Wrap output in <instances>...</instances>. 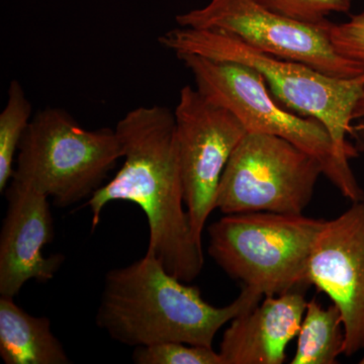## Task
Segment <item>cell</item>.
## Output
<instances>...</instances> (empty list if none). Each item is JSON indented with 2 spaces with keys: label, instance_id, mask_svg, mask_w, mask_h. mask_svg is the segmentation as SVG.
<instances>
[{
  "label": "cell",
  "instance_id": "obj_1",
  "mask_svg": "<svg viewBox=\"0 0 364 364\" xmlns=\"http://www.w3.org/2000/svg\"><path fill=\"white\" fill-rule=\"evenodd\" d=\"M114 131L124 161L88 200L92 230L107 203H135L149 226L147 253L181 282H193L202 272L203 245L196 242L183 208L174 112L160 105L136 107L117 122Z\"/></svg>",
  "mask_w": 364,
  "mask_h": 364
},
{
  "label": "cell",
  "instance_id": "obj_2",
  "mask_svg": "<svg viewBox=\"0 0 364 364\" xmlns=\"http://www.w3.org/2000/svg\"><path fill=\"white\" fill-rule=\"evenodd\" d=\"M167 272L152 254L105 275L95 322L127 346L181 342L213 347L217 333L237 316L260 303L263 294L243 287L238 298L218 308L198 287Z\"/></svg>",
  "mask_w": 364,
  "mask_h": 364
},
{
  "label": "cell",
  "instance_id": "obj_3",
  "mask_svg": "<svg viewBox=\"0 0 364 364\" xmlns=\"http://www.w3.org/2000/svg\"><path fill=\"white\" fill-rule=\"evenodd\" d=\"M159 42L176 55H200L255 69L284 105L324 124L340 159L349 163L356 156L347 136L353 133L351 123L363 95L364 74L355 78L332 77L306 64L254 49L220 30L178 26L159 37Z\"/></svg>",
  "mask_w": 364,
  "mask_h": 364
},
{
  "label": "cell",
  "instance_id": "obj_4",
  "mask_svg": "<svg viewBox=\"0 0 364 364\" xmlns=\"http://www.w3.org/2000/svg\"><path fill=\"white\" fill-rule=\"evenodd\" d=\"M324 223L269 212L226 215L208 227V254L243 287L280 296L310 286L311 256Z\"/></svg>",
  "mask_w": 364,
  "mask_h": 364
},
{
  "label": "cell",
  "instance_id": "obj_5",
  "mask_svg": "<svg viewBox=\"0 0 364 364\" xmlns=\"http://www.w3.org/2000/svg\"><path fill=\"white\" fill-rule=\"evenodd\" d=\"M193 73L196 90L213 104L240 119L248 133L265 134L289 141L317 158L324 176L352 203L364 200L363 189L350 164L340 159L324 124L314 117L296 116L280 107L264 78L251 67L193 54L177 55Z\"/></svg>",
  "mask_w": 364,
  "mask_h": 364
},
{
  "label": "cell",
  "instance_id": "obj_6",
  "mask_svg": "<svg viewBox=\"0 0 364 364\" xmlns=\"http://www.w3.org/2000/svg\"><path fill=\"white\" fill-rule=\"evenodd\" d=\"M123 158L116 131L82 128L64 109L36 114L18 147L14 181L66 208L93 195Z\"/></svg>",
  "mask_w": 364,
  "mask_h": 364
},
{
  "label": "cell",
  "instance_id": "obj_7",
  "mask_svg": "<svg viewBox=\"0 0 364 364\" xmlns=\"http://www.w3.org/2000/svg\"><path fill=\"white\" fill-rule=\"evenodd\" d=\"M322 174L317 158L289 141L247 133L223 172L215 208L225 215H303Z\"/></svg>",
  "mask_w": 364,
  "mask_h": 364
},
{
  "label": "cell",
  "instance_id": "obj_8",
  "mask_svg": "<svg viewBox=\"0 0 364 364\" xmlns=\"http://www.w3.org/2000/svg\"><path fill=\"white\" fill-rule=\"evenodd\" d=\"M179 26L220 30L254 49L312 67L326 75L355 78L364 65L340 56L328 35V23L306 25L273 13L257 0H210L202 9L176 16Z\"/></svg>",
  "mask_w": 364,
  "mask_h": 364
},
{
  "label": "cell",
  "instance_id": "obj_9",
  "mask_svg": "<svg viewBox=\"0 0 364 364\" xmlns=\"http://www.w3.org/2000/svg\"><path fill=\"white\" fill-rule=\"evenodd\" d=\"M174 117L184 203L193 236L203 245L223 172L248 132L231 112L189 85L179 91Z\"/></svg>",
  "mask_w": 364,
  "mask_h": 364
},
{
  "label": "cell",
  "instance_id": "obj_10",
  "mask_svg": "<svg viewBox=\"0 0 364 364\" xmlns=\"http://www.w3.org/2000/svg\"><path fill=\"white\" fill-rule=\"evenodd\" d=\"M309 282L341 314L344 354L364 348V200L325 221L309 267Z\"/></svg>",
  "mask_w": 364,
  "mask_h": 364
},
{
  "label": "cell",
  "instance_id": "obj_11",
  "mask_svg": "<svg viewBox=\"0 0 364 364\" xmlns=\"http://www.w3.org/2000/svg\"><path fill=\"white\" fill-rule=\"evenodd\" d=\"M9 207L0 234V296H16L26 282L54 279L61 254L45 257L43 248L54 240L49 196L11 179L6 189Z\"/></svg>",
  "mask_w": 364,
  "mask_h": 364
},
{
  "label": "cell",
  "instance_id": "obj_12",
  "mask_svg": "<svg viewBox=\"0 0 364 364\" xmlns=\"http://www.w3.org/2000/svg\"><path fill=\"white\" fill-rule=\"evenodd\" d=\"M306 304L299 291L264 296L231 321L219 353L224 364H282L289 342L298 336Z\"/></svg>",
  "mask_w": 364,
  "mask_h": 364
},
{
  "label": "cell",
  "instance_id": "obj_13",
  "mask_svg": "<svg viewBox=\"0 0 364 364\" xmlns=\"http://www.w3.org/2000/svg\"><path fill=\"white\" fill-rule=\"evenodd\" d=\"M0 356L6 364H68L63 345L46 317H35L0 296Z\"/></svg>",
  "mask_w": 364,
  "mask_h": 364
},
{
  "label": "cell",
  "instance_id": "obj_14",
  "mask_svg": "<svg viewBox=\"0 0 364 364\" xmlns=\"http://www.w3.org/2000/svg\"><path fill=\"white\" fill-rule=\"evenodd\" d=\"M344 327L334 304L323 308L308 301L298 333V345L291 364H336L344 354Z\"/></svg>",
  "mask_w": 364,
  "mask_h": 364
},
{
  "label": "cell",
  "instance_id": "obj_15",
  "mask_svg": "<svg viewBox=\"0 0 364 364\" xmlns=\"http://www.w3.org/2000/svg\"><path fill=\"white\" fill-rule=\"evenodd\" d=\"M32 117V105L20 81L9 85V97L0 114V191H6L13 178L14 162L21 139Z\"/></svg>",
  "mask_w": 364,
  "mask_h": 364
},
{
  "label": "cell",
  "instance_id": "obj_16",
  "mask_svg": "<svg viewBox=\"0 0 364 364\" xmlns=\"http://www.w3.org/2000/svg\"><path fill=\"white\" fill-rule=\"evenodd\" d=\"M133 361L138 364H224L213 347L181 342H165L136 347Z\"/></svg>",
  "mask_w": 364,
  "mask_h": 364
},
{
  "label": "cell",
  "instance_id": "obj_17",
  "mask_svg": "<svg viewBox=\"0 0 364 364\" xmlns=\"http://www.w3.org/2000/svg\"><path fill=\"white\" fill-rule=\"evenodd\" d=\"M273 13L289 20L321 25L333 13H347L352 0H257Z\"/></svg>",
  "mask_w": 364,
  "mask_h": 364
},
{
  "label": "cell",
  "instance_id": "obj_18",
  "mask_svg": "<svg viewBox=\"0 0 364 364\" xmlns=\"http://www.w3.org/2000/svg\"><path fill=\"white\" fill-rule=\"evenodd\" d=\"M328 35L340 56L364 65V13L343 23H328Z\"/></svg>",
  "mask_w": 364,
  "mask_h": 364
},
{
  "label": "cell",
  "instance_id": "obj_19",
  "mask_svg": "<svg viewBox=\"0 0 364 364\" xmlns=\"http://www.w3.org/2000/svg\"><path fill=\"white\" fill-rule=\"evenodd\" d=\"M364 119V91L363 97L359 100L358 105H356L355 112H354V119Z\"/></svg>",
  "mask_w": 364,
  "mask_h": 364
},
{
  "label": "cell",
  "instance_id": "obj_20",
  "mask_svg": "<svg viewBox=\"0 0 364 364\" xmlns=\"http://www.w3.org/2000/svg\"><path fill=\"white\" fill-rule=\"evenodd\" d=\"M359 363L364 364V356L363 358L360 359V361H359Z\"/></svg>",
  "mask_w": 364,
  "mask_h": 364
}]
</instances>
